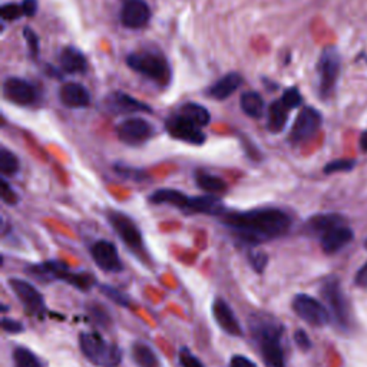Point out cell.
<instances>
[{"label":"cell","mask_w":367,"mask_h":367,"mask_svg":"<svg viewBox=\"0 0 367 367\" xmlns=\"http://www.w3.org/2000/svg\"><path fill=\"white\" fill-rule=\"evenodd\" d=\"M222 222L239 239L248 244H258L283 237L291 227V218L279 208H260L246 212H225Z\"/></svg>","instance_id":"cell-1"},{"label":"cell","mask_w":367,"mask_h":367,"mask_svg":"<svg viewBox=\"0 0 367 367\" xmlns=\"http://www.w3.org/2000/svg\"><path fill=\"white\" fill-rule=\"evenodd\" d=\"M251 335L268 367H284L282 327L268 314H255L250 321Z\"/></svg>","instance_id":"cell-2"},{"label":"cell","mask_w":367,"mask_h":367,"mask_svg":"<svg viewBox=\"0 0 367 367\" xmlns=\"http://www.w3.org/2000/svg\"><path fill=\"white\" fill-rule=\"evenodd\" d=\"M33 277L40 280H61L69 283L80 291H88L97 284V279L90 272H75L65 263L61 261H46L39 265H33L29 270Z\"/></svg>","instance_id":"cell-3"},{"label":"cell","mask_w":367,"mask_h":367,"mask_svg":"<svg viewBox=\"0 0 367 367\" xmlns=\"http://www.w3.org/2000/svg\"><path fill=\"white\" fill-rule=\"evenodd\" d=\"M79 347L90 363L100 367H116L122 361V350L95 332L80 333Z\"/></svg>","instance_id":"cell-4"},{"label":"cell","mask_w":367,"mask_h":367,"mask_svg":"<svg viewBox=\"0 0 367 367\" xmlns=\"http://www.w3.org/2000/svg\"><path fill=\"white\" fill-rule=\"evenodd\" d=\"M126 65L157 83L167 85L171 79V69L164 55L157 52H138L126 58Z\"/></svg>","instance_id":"cell-5"},{"label":"cell","mask_w":367,"mask_h":367,"mask_svg":"<svg viewBox=\"0 0 367 367\" xmlns=\"http://www.w3.org/2000/svg\"><path fill=\"white\" fill-rule=\"evenodd\" d=\"M340 69L342 59L337 49L335 46H327V48L321 52L317 64L318 94L323 100H327L333 95L340 76Z\"/></svg>","instance_id":"cell-6"},{"label":"cell","mask_w":367,"mask_h":367,"mask_svg":"<svg viewBox=\"0 0 367 367\" xmlns=\"http://www.w3.org/2000/svg\"><path fill=\"white\" fill-rule=\"evenodd\" d=\"M294 313L313 327H325L330 323L329 308L317 299L307 294H297L293 299Z\"/></svg>","instance_id":"cell-7"},{"label":"cell","mask_w":367,"mask_h":367,"mask_svg":"<svg viewBox=\"0 0 367 367\" xmlns=\"http://www.w3.org/2000/svg\"><path fill=\"white\" fill-rule=\"evenodd\" d=\"M321 296H323L325 301L329 306V310L337 320V323L342 327L349 326L350 323V311H349V303L346 300V296L342 290L340 282L335 277L325 282L323 287H321Z\"/></svg>","instance_id":"cell-8"},{"label":"cell","mask_w":367,"mask_h":367,"mask_svg":"<svg viewBox=\"0 0 367 367\" xmlns=\"http://www.w3.org/2000/svg\"><path fill=\"white\" fill-rule=\"evenodd\" d=\"M321 121H323V118H321V114L317 109L311 107L303 108L297 115L296 122L291 128L290 141L296 145L307 143L318 132L321 126Z\"/></svg>","instance_id":"cell-9"},{"label":"cell","mask_w":367,"mask_h":367,"mask_svg":"<svg viewBox=\"0 0 367 367\" xmlns=\"http://www.w3.org/2000/svg\"><path fill=\"white\" fill-rule=\"evenodd\" d=\"M152 126L143 118H129L116 126L119 140L126 145H141L152 136Z\"/></svg>","instance_id":"cell-10"},{"label":"cell","mask_w":367,"mask_h":367,"mask_svg":"<svg viewBox=\"0 0 367 367\" xmlns=\"http://www.w3.org/2000/svg\"><path fill=\"white\" fill-rule=\"evenodd\" d=\"M165 128L168 133L172 138H175V140L188 143L193 145H201L205 143V135L203 133L201 128H198L188 119L181 116L179 114L169 116L165 122Z\"/></svg>","instance_id":"cell-11"},{"label":"cell","mask_w":367,"mask_h":367,"mask_svg":"<svg viewBox=\"0 0 367 367\" xmlns=\"http://www.w3.org/2000/svg\"><path fill=\"white\" fill-rule=\"evenodd\" d=\"M108 219L112 228L116 231V234L119 236V239L125 243V246H128L133 251L143 250L144 243H143L140 228L136 227V224L129 217H126L122 212L114 211L109 214Z\"/></svg>","instance_id":"cell-12"},{"label":"cell","mask_w":367,"mask_h":367,"mask_svg":"<svg viewBox=\"0 0 367 367\" xmlns=\"http://www.w3.org/2000/svg\"><path fill=\"white\" fill-rule=\"evenodd\" d=\"M9 286L29 314L42 315L44 313L43 296L36 287L20 279H11Z\"/></svg>","instance_id":"cell-13"},{"label":"cell","mask_w":367,"mask_h":367,"mask_svg":"<svg viewBox=\"0 0 367 367\" xmlns=\"http://www.w3.org/2000/svg\"><path fill=\"white\" fill-rule=\"evenodd\" d=\"M151 9L145 0H126L121 11V22L128 29H141L148 25Z\"/></svg>","instance_id":"cell-14"},{"label":"cell","mask_w":367,"mask_h":367,"mask_svg":"<svg viewBox=\"0 0 367 367\" xmlns=\"http://www.w3.org/2000/svg\"><path fill=\"white\" fill-rule=\"evenodd\" d=\"M90 255L95 264L108 272H119L124 270L122 261L116 251V247L107 240L97 241L90 248Z\"/></svg>","instance_id":"cell-15"},{"label":"cell","mask_w":367,"mask_h":367,"mask_svg":"<svg viewBox=\"0 0 367 367\" xmlns=\"http://www.w3.org/2000/svg\"><path fill=\"white\" fill-rule=\"evenodd\" d=\"M4 94L11 102L22 107L32 105L36 101L35 86L22 78H8L4 83Z\"/></svg>","instance_id":"cell-16"},{"label":"cell","mask_w":367,"mask_h":367,"mask_svg":"<svg viewBox=\"0 0 367 367\" xmlns=\"http://www.w3.org/2000/svg\"><path fill=\"white\" fill-rule=\"evenodd\" d=\"M212 315H214L215 323L227 335L234 336V337L243 336V329L239 323L234 311L222 299H215V301L212 304Z\"/></svg>","instance_id":"cell-17"},{"label":"cell","mask_w":367,"mask_h":367,"mask_svg":"<svg viewBox=\"0 0 367 367\" xmlns=\"http://www.w3.org/2000/svg\"><path fill=\"white\" fill-rule=\"evenodd\" d=\"M353 239H354L353 229L349 228L346 224H340L321 236L320 244L326 254H335L342 248H344L347 244H350Z\"/></svg>","instance_id":"cell-18"},{"label":"cell","mask_w":367,"mask_h":367,"mask_svg":"<svg viewBox=\"0 0 367 367\" xmlns=\"http://www.w3.org/2000/svg\"><path fill=\"white\" fill-rule=\"evenodd\" d=\"M59 98L62 104L68 108H85L90 104V94L89 90L76 82L65 83L61 88Z\"/></svg>","instance_id":"cell-19"},{"label":"cell","mask_w":367,"mask_h":367,"mask_svg":"<svg viewBox=\"0 0 367 367\" xmlns=\"http://www.w3.org/2000/svg\"><path fill=\"white\" fill-rule=\"evenodd\" d=\"M107 107L115 114L125 112H152L151 107L133 100L132 97L124 94V92H114L107 100Z\"/></svg>","instance_id":"cell-20"},{"label":"cell","mask_w":367,"mask_h":367,"mask_svg":"<svg viewBox=\"0 0 367 367\" xmlns=\"http://www.w3.org/2000/svg\"><path fill=\"white\" fill-rule=\"evenodd\" d=\"M243 78L237 72H229L219 80H217L210 89L208 95L212 97L217 101H224L227 98L231 97L234 92L241 86Z\"/></svg>","instance_id":"cell-21"},{"label":"cell","mask_w":367,"mask_h":367,"mask_svg":"<svg viewBox=\"0 0 367 367\" xmlns=\"http://www.w3.org/2000/svg\"><path fill=\"white\" fill-rule=\"evenodd\" d=\"M150 201L152 204H168L181 211L188 212L191 197L182 194L181 191H176V190L164 188V190H157L155 193H152L150 195Z\"/></svg>","instance_id":"cell-22"},{"label":"cell","mask_w":367,"mask_h":367,"mask_svg":"<svg viewBox=\"0 0 367 367\" xmlns=\"http://www.w3.org/2000/svg\"><path fill=\"white\" fill-rule=\"evenodd\" d=\"M188 212L208 214V215H224L225 207L218 197L208 194V195H201V197H191Z\"/></svg>","instance_id":"cell-23"},{"label":"cell","mask_w":367,"mask_h":367,"mask_svg":"<svg viewBox=\"0 0 367 367\" xmlns=\"http://www.w3.org/2000/svg\"><path fill=\"white\" fill-rule=\"evenodd\" d=\"M61 66L68 73H85L88 69V61L85 55L73 48V46H68L65 48L59 56Z\"/></svg>","instance_id":"cell-24"},{"label":"cell","mask_w":367,"mask_h":367,"mask_svg":"<svg viewBox=\"0 0 367 367\" xmlns=\"http://www.w3.org/2000/svg\"><path fill=\"white\" fill-rule=\"evenodd\" d=\"M340 224H346L343 217H340L337 214H321V215H315L308 219L307 229L311 234L321 237L325 233H327L329 229H332Z\"/></svg>","instance_id":"cell-25"},{"label":"cell","mask_w":367,"mask_h":367,"mask_svg":"<svg viewBox=\"0 0 367 367\" xmlns=\"http://www.w3.org/2000/svg\"><path fill=\"white\" fill-rule=\"evenodd\" d=\"M290 109L283 104V101H275L268 108V122L267 126L272 133H279L286 128L289 121Z\"/></svg>","instance_id":"cell-26"},{"label":"cell","mask_w":367,"mask_h":367,"mask_svg":"<svg viewBox=\"0 0 367 367\" xmlns=\"http://www.w3.org/2000/svg\"><path fill=\"white\" fill-rule=\"evenodd\" d=\"M240 107L250 118L260 119L264 115V100L255 90L244 92L240 100Z\"/></svg>","instance_id":"cell-27"},{"label":"cell","mask_w":367,"mask_h":367,"mask_svg":"<svg viewBox=\"0 0 367 367\" xmlns=\"http://www.w3.org/2000/svg\"><path fill=\"white\" fill-rule=\"evenodd\" d=\"M131 354H132V360L138 367H160V360L157 354L145 343L141 342L133 343Z\"/></svg>","instance_id":"cell-28"},{"label":"cell","mask_w":367,"mask_h":367,"mask_svg":"<svg viewBox=\"0 0 367 367\" xmlns=\"http://www.w3.org/2000/svg\"><path fill=\"white\" fill-rule=\"evenodd\" d=\"M179 115L184 116L186 119H188L190 122H193L194 125H197L198 128L207 126L211 122V114L208 112V109L200 104L195 102H188L184 105L179 111Z\"/></svg>","instance_id":"cell-29"},{"label":"cell","mask_w":367,"mask_h":367,"mask_svg":"<svg viewBox=\"0 0 367 367\" xmlns=\"http://www.w3.org/2000/svg\"><path fill=\"white\" fill-rule=\"evenodd\" d=\"M197 184L201 190L211 193V194H221V193H225V190H227V184L224 179H221L219 176L211 175L208 172H198Z\"/></svg>","instance_id":"cell-30"},{"label":"cell","mask_w":367,"mask_h":367,"mask_svg":"<svg viewBox=\"0 0 367 367\" xmlns=\"http://www.w3.org/2000/svg\"><path fill=\"white\" fill-rule=\"evenodd\" d=\"M15 367H43L35 353L26 347H16L13 350Z\"/></svg>","instance_id":"cell-31"},{"label":"cell","mask_w":367,"mask_h":367,"mask_svg":"<svg viewBox=\"0 0 367 367\" xmlns=\"http://www.w3.org/2000/svg\"><path fill=\"white\" fill-rule=\"evenodd\" d=\"M0 171L4 175H15L19 171V160L6 148L0 150Z\"/></svg>","instance_id":"cell-32"},{"label":"cell","mask_w":367,"mask_h":367,"mask_svg":"<svg viewBox=\"0 0 367 367\" xmlns=\"http://www.w3.org/2000/svg\"><path fill=\"white\" fill-rule=\"evenodd\" d=\"M101 293L105 294L111 301H114L115 304L121 306V307H128L129 306V299L126 294H124L122 291H119L118 289L112 287V286H101Z\"/></svg>","instance_id":"cell-33"},{"label":"cell","mask_w":367,"mask_h":367,"mask_svg":"<svg viewBox=\"0 0 367 367\" xmlns=\"http://www.w3.org/2000/svg\"><path fill=\"white\" fill-rule=\"evenodd\" d=\"M282 101L291 111V109H294V108L301 105L303 98H301V94H300V90L297 88H290V89L284 90V94L282 97Z\"/></svg>","instance_id":"cell-34"},{"label":"cell","mask_w":367,"mask_h":367,"mask_svg":"<svg viewBox=\"0 0 367 367\" xmlns=\"http://www.w3.org/2000/svg\"><path fill=\"white\" fill-rule=\"evenodd\" d=\"M179 364L181 367H204L197 356H194L187 347H182L179 350Z\"/></svg>","instance_id":"cell-35"},{"label":"cell","mask_w":367,"mask_h":367,"mask_svg":"<svg viewBox=\"0 0 367 367\" xmlns=\"http://www.w3.org/2000/svg\"><path fill=\"white\" fill-rule=\"evenodd\" d=\"M356 165V161L353 160H336L333 162H329L325 167L326 174H333V172H343V171H350Z\"/></svg>","instance_id":"cell-36"},{"label":"cell","mask_w":367,"mask_h":367,"mask_svg":"<svg viewBox=\"0 0 367 367\" xmlns=\"http://www.w3.org/2000/svg\"><path fill=\"white\" fill-rule=\"evenodd\" d=\"M248 258H250V264L251 267L257 271V272H263L267 267V263H268V257L265 253L263 251H251L248 254Z\"/></svg>","instance_id":"cell-37"},{"label":"cell","mask_w":367,"mask_h":367,"mask_svg":"<svg viewBox=\"0 0 367 367\" xmlns=\"http://www.w3.org/2000/svg\"><path fill=\"white\" fill-rule=\"evenodd\" d=\"M23 37L28 42L30 56L32 58H37V55H39V37H37V35L30 28H25Z\"/></svg>","instance_id":"cell-38"},{"label":"cell","mask_w":367,"mask_h":367,"mask_svg":"<svg viewBox=\"0 0 367 367\" xmlns=\"http://www.w3.org/2000/svg\"><path fill=\"white\" fill-rule=\"evenodd\" d=\"M20 13H23L22 8H19L15 4H6L2 6V19L4 20H11V22L18 20Z\"/></svg>","instance_id":"cell-39"},{"label":"cell","mask_w":367,"mask_h":367,"mask_svg":"<svg viewBox=\"0 0 367 367\" xmlns=\"http://www.w3.org/2000/svg\"><path fill=\"white\" fill-rule=\"evenodd\" d=\"M2 198L9 205H15L18 203V200H19V197L16 195L13 188H11V186H9L8 181L5 178L2 179Z\"/></svg>","instance_id":"cell-40"},{"label":"cell","mask_w":367,"mask_h":367,"mask_svg":"<svg viewBox=\"0 0 367 367\" xmlns=\"http://www.w3.org/2000/svg\"><path fill=\"white\" fill-rule=\"evenodd\" d=\"M294 342L299 346V349H301L303 351H307L311 349V340L304 330H297L294 333Z\"/></svg>","instance_id":"cell-41"},{"label":"cell","mask_w":367,"mask_h":367,"mask_svg":"<svg viewBox=\"0 0 367 367\" xmlns=\"http://www.w3.org/2000/svg\"><path fill=\"white\" fill-rule=\"evenodd\" d=\"M2 329L8 333H20L23 330V326L19 323V321L16 320H12V318H2Z\"/></svg>","instance_id":"cell-42"},{"label":"cell","mask_w":367,"mask_h":367,"mask_svg":"<svg viewBox=\"0 0 367 367\" xmlns=\"http://www.w3.org/2000/svg\"><path fill=\"white\" fill-rule=\"evenodd\" d=\"M229 366L231 367H257V364L254 361H251L250 359H247L246 356L241 354H236L229 360Z\"/></svg>","instance_id":"cell-43"},{"label":"cell","mask_w":367,"mask_h":367,"mask_svg":"<svg viewBox=\"0 0 367 367\" xmlns=\"http://www.w3.org/2000/svg\"><path fill=\"white\" fill-rule=\"evenodd\" d=\"M20 8H22V12L25 16L32 18L37 12V0H23Z\"/></svg>","instance_id":"cell-44"},{"label":"cell","mask_w":367,"mask_h":367,"mask_svg":"<svg viewBox=\"0 0 367 367\" xmlns=\"http://www.w3.org/2000/svg\"><path fill=\"white\" fill-rule=\"evenodd\" d=\"M354 282L360 287H367V263L357 271Z\"/></svg>","instance_id":"cell-45"},{"label":"cell","mask_w":367,"mask_h":367,"mask_svg":"<svg viewBox=\"0 0 367 367\" xmlns=\"http://www.w3.org/2000/svg\"><path fill=\"white\" fill-rule=\"evenodd\" d=\"M360 148L364 151V152H367V131L361 135V138H360Z\"/></svg>","instance_id":"cell-46"},{"label":"cell","mask_w":367,"mask_h":367,"mask_svg":"<svg viewBox=\"0 0 367 367\" xmlns=\"http://www.w3.org/2000/svg\"><path fill=\"white\" fill-rule=\"evenodd\" d=\"M364 247H366V248H367V240H366V243H364Z\"/></svg>","instance_id":"cell-47"}]
</instances>
